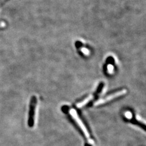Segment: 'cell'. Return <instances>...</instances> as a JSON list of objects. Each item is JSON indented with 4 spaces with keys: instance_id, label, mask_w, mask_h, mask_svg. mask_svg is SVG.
<instances>
[{
    "instance_id": "1",
    "label": "cell",
    "mask_w": 146,
    "mask_h": 146,
    "mask_svg": "<svg viewBox=\"0 0 146 146\" xmlns=\"http://www.w3.org/2000/svg\"><path fill=\"white\" fill-rule=\"evenodd\" d=\"M126 92L127 90L125 89H119L116 90L112 93H110L105 96L104 97H103V98L100 99L99 100L97 101V102L96 103V105H100L107 103L109 101H111V100H113L117 98V97H119L121 96L124 95V94L126 93Z\"/></svg>"
},
{
    "instance_id": "2",
    "label": "cell",
    "mask_w": 146,
    "mask_h": 146,
    "mask_svg": "<svg viewBox=\"0 0 146 146\" xmlns=\"http://www.w3.org/2000/svg\"><path fill=\"white\" fill-rule=\"evenodd\" d=\"M36 104H37V99H36V96H33L31 99L28 121H27V123H28V126L31 128L33 127L34 125L35 115Z\"/></svg>"
},
{
    "instance_id": "3",
    "label": "cell",
    "mask_w": 146,
    "mask_h": 146,
    "mask_svg": "<svg viewBox=\"0 0 146 146\" xmlns=\"http://www.w3.org/2000/svg\"><path fill=\"white\" fill-rule=\"evenodd\" d=\"M71 113L72 114V116L71 115H69V118L71 120V121L74 124V125L77 127V129L79 130V132L80 133V134L83 136L84 139H85V146H92L90 143H89V140L88 139V136H86V135L85 134V131L84 130V129H83V127H81L80 124H79V122H78V120L76 117V115L74 111H71Z\"/></svg>"
},
{
    "instance_id": "4",
    "label": "cell",
    "mask_w": 146,
    "mask_h": 146,
    "mask_svg": "<svg viewBox=\"0 0 146 146\" xmlns=\"http://www.w3.org/2000/svg\"><path fill=\"white\" fill-rule=\"evenodd\" d=\"M125 121L131 123L132 124L139 127L141 129L146 132V124H144V122L138 120L135 117H133L131 119H125Z\"/></svg>"
},
{
    "instance_id": "5",
    "label": "cell",
    "mask_w": 146,
    "mask_h": 146,
    "mask_svg": "<svg viewBox=\"0 0 146 146\" xmlns=\"http://www.w3.org/2000/svg\"><path fill=\"white\" fill-rule=\"evenodd\" d=\"M104 82H100V83L99 84V85H98V88H97V90H96V92L94 93V99L91 100V102H90L89 103V104H88V107H90V106H91L93 105V102H94V100H95V99H98V98L99 97V95L100 94V93H101V91H102V90H103V88H104Z\"/></svg>"
},
{
    "instance_id": "6",
    "label": "cell",
    "mask_w": 146,
    "mask_h": 146,
    "mask_svg": "<svg viewBox=\"0 0 146 146\" xmlns=\"http://www.w3.org/2000/svg\"><path fill=\"white\" fill-rule=\"evenodd\" d=\"M76 46L77 48H78L80 50L81 52L85 56H88L90 54V51L88 49H86V48L83 47V44L80 42H76Z\"/></svg>"
},
{
    "instance_id": "7",
    "label": "cell",
    "mask_w": 146,
    "mask_h": 146,
    "mask_svg": "<svg viewBox=\"0 0 146 146\" xmlns=\"http://www.w3.org/2000/svg\"><path fill=\"white\" fill-rule=\"evenodd\" d=\"M91 98V96H87L86 98H85L84 99H82V100H80V101H79V102H77V107H79V108L82 107V106H84V105H85V104H86L89 101V100Z\"/></svg>"
},
{
    "instance_id": "8",
    "label": "cell",
    "mask_w": 146,
    "mask_h": 146,
    "mask_svg": "<svg viewBox=\"0 0 146 146\" xmlns=\"http://www.w3.org/2000/svg\"><path fill=\"white\" fill-rule=\"evenodd\" d=\"M6 26V24L4 22H0V27H4Z\"/></svg>"
},
{
    "instance_id": "9",
    "label": "cell",
    "mask_w": 146,
    "mask_h": 146,
    "mask_svg": "<svg viewBox=\"0 0 146 146\" xmlns=\"http://www.w3.org/2000/svg\"><path fill=\"white\" fill-rule=\"evenodd\" d=\"M4 1V0H0V3H1V2H3Z\"/></svg>"
}]
</instances>
